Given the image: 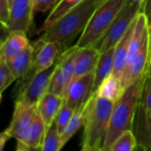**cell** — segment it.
I'll list each match as a JSON object with an SVG mask.
<instances>
[{
	"label": "cell",
	"mask_w": 151,
	"mask_h": 151,
	"mask_svg": "<svg viewBox=\"0 0 151 151\" xmlns=\"http://www.w3.org/2000/svg\"><path fill=\"white\" fill-rule=\"evenodd\" d=\"M60 134L58 133L56 122L54 121L49 127H47L43 138L41 150L59 151L62 149Z\"/></svg>",
	"instance_id": "obj_22"
},
{
	"label": "cell",
	"mask_w": 151,
	"mask_h": 151,
	"mask_svg": "<svg viewBox=\"0 0 151 151\" xmlns=\"http://www.w3.org/2000/svg\"><path fill=\"white\" fill-rule=\"evenodd\" d=\"M35 13L50 12L55 6L57 0H32Z\"/></svg>",
	"instance_id": "obj_28"
},
{
	"label": "cell",
	"mask_w": 151,
	"mask_h": 151,
	"mask_svg": "<svg viewBox=\"0 0 151 151\" xmlns=\"http://www.w3.org/2000/svg\"><path fill=\"white\" fill-rule=\"evenodd\" d=\"M74 112H75V111L64 102V104H63V105H62L60 111H58V113L56 117V119H55L58 133L60 134L64 132V130L65 129V127L69 124V122L72 119Z\"/></svg>",
	"instance_id": "obj_26"
},
{
	"label": "cell",
	"mask_w": 151,
	"mask_h": 151,
	"mask_svg": "<svg viewBox=\"0 0 151 151\" xmlns=\"http://www.w3.org/2000/svg\"><path fill=\"white\" fill-rule=\"evenodd\" d=\"M142 12V4L128 1L106 33L93 45L100 53L114 48Z\"/></svg>",
	"instance_id": "obj_5"
},
{
	"label": "cell",
	"mask_w": 151,
	"mask_h": 151,
	"mask_svg": "<svg viewBox=\"0 0 151 151\" xmlns=\"http://www.w3.org/2000/svg\"><path fill=\"white\" fill-rule=\"evenodd\" d=\"M124 90L125 88L123 86L122 80L114 74H111L102 82L96 93L100 96L115 103L123 95Z\"/></svg>",
	"instance_id": "obj_20"
},
{
	"label": "cell",
	"mask_w": 151,
	"mask_h": 151,
	"mask_svg": "<svg viewBox=\"0 0 151 151\" xmlns=\"http://www.w3.org/2000/svg\"><path fill=\"white\" fill-rule=\"evenodd\" d=\"M46 129L47 127L36 109L20 151L41 150Z\"/></svg>",
	"instance_id": "obj_16"
},
{
	"label": "cell",
	"mask_w": 151,
	"mask_h": 151,
	"mask_svg": "<svg viewBox=\"0 0 151 151\" xmlns=\"http://www.w3.org/2000/svg\"><path fill=\"white\" fill-rule=\"evenodd\" d=\"M143 77L144 75L127 87L120 98L114 103L104 151H109L111 146L122 133L127 130H133Z\"/></svg>",
	"instance_id": "obj_3"
},
{
	"label": "cell",
	"mask_w": 151,
	"mask_h": 151,
	"mask_svg": "<svg viewBox=\"0 0 151 151\" xmlns=\"http://www.w3.org/2000/svg\"><path fill=\"white\" fill-rule=\"evenodd\" d=\"M10 14V0H0V20L3 27H5Z\"/></svg>",
	"instance_id": "obj_29"
},
{
	"label": "cell",
	"mask_w": 151,
	"mask_h": 151,
	"mask_svg": "<svg viewBox=\"0 0 151 151\" xmlns=\"http://www.w3.org/2000/svg\"><path fill=\"white\" fill-rule=\"evenodd\" d=\"M150 50H151V31H150Z\"/></svg>",
	"instance_id": "obj_33"
},
{
	"label": "cell",
	"mask_w": 151,
	"mask_h": 151,
	"mask_svg": "<svg viewBox=\"0 0 151 151\" xmlns=\"http://www.w3.org/2000/svg\"><path fill=\"white\" fill-rule=\"evenodd\" d=\"M114 102L94 93L82 110V151H104Z\"/></svg>",
	"instance_id": "obj_1"
},
{
	"label": "cell",
	"mask_w": 151,
	"mask_h": 151,
	"mask_svg": "<svg viewBox=\"0 0 151 151\" xmlns=\"http://www.w3.org/2000/svg\"><path fill=\"white\" fill-rule=\"evenodd\" d=\"M139 106L151 114V64H150L143 77Z\"/></svg>",
	"instance_id": "obj_24"
},
{
	"label": "cell",
	"mask_w": 151,
	"mask_h": 151,
	"mask_svg": "<svg viewBox=\"0 0 151 151\" xmlns=\"http://www.w3.org/2000/svg\"><path fill=\"white\" fill-rule=\"evenodd\" d=\"M136 23V18L134 22L131 24L129 28L127 29L125 35L119 40L117 45L114 48V69L112 74L119 78H122L123 73L127 65V58L128 55V50L130 46V42L133 36V33L134 31Z\"/></svg>",
	"instance_id": "obj_17"
},
{
	"label": "cell",
	"mask_w": 151,
	"mask_h": 151,
	"mask_svg": "<svg viewBox=\"0 0 151 151\" xmlns=\"http://www.w3.org/2000/svg\"><path fill=\"white\" fill-rule=\"evenodd\" d=\"M133 131L137 140V149L151 150V114L139 105L134 117Z\"/></svg>",
	"instance_id": "obj_12"
},
{
	"label": "cell",
	"mask_w": 151,
	"mask_h": 151,
	"mask_svg": "<svg viewBox=\"0 0 151 151\" xmlns=\"http://www.w3.org/2000/svg\"><path fill=\"white\" fill-rule=\"evenodd\" d=\"M34 15L32 0H12L9 19L4 29L8 33L17 30L27 33L33 24Z\"/></svg>",
	"instance_id": "obj_11"
},
{
	"label": "cell",
	"mask_w": 151,
	"mask_h": 151,
	"mask_svg": "<svg viewBox=\"0 0 151 151\" xmlns=\"http://www.w3.org/2000/svg\"><path fill=\"white\" fill-rule=\"evenodd\" d=\"M131 2H134V3H139V4H142L143 0H129Z\"/></svg>",
	"instance_id": "obj_32"
},
{
	"label": "cell",
	"mask_w": 151,
	"mask_h": 151,
	"mask_svg": "<svg viewBox=\"0 0 151 151\" xmlns=\"http://www.w3.org/2000/svg\"><path fill=\"white\" fill-rule=\"evenodd\" d=\"M13 74L18 80L24 81L30 73L34 64V49L32 45H28L25 50L14 58L6 62Z\"/></svg>",
	"instance_id": "obj_18"
},
{
	"label": "cell",
	"mask_w": 151,
	"mask_h": 151,
	"mask_svg": "<svg viewBox=\"0 0 151 151\" xmlns=\"http://www.w3.org/2000/svg\"><path fill=\"white\" fill-rule=\"evenodd\" d=\"M100 55L101 53L94 46L79 48L74 62V77L95 73Z\"/></svg>",
	"instance_id": "obj_14"
},
{
	"label": "cell",
	"mask_w": 151,
	"mask_h": 151,
	"mask_svg": "<svg viewBox=\"0 0 151 151\" xmlns=\"http://www.w3.org/2000/svg\"><path fill=\"white\" fill-rule=\"evenodd\" d=\"M79 47L75 44L63 51L58 57L48 92L64 96L67 85L74 77V62Z\"/></svg>",
	"instance_id": "obj_6"
},
{
	"label": "cell",
	"mask_w": 151,
	"mask_h": 151,
	"mask_svg": "<svg viewBox=\"0 0 151 151\" xmlns=\"http://www.w3.org/2000/svg\"><path fill=\"white\" fill-rule=\"evenodd\" d=\"M83 110V109H82ZM82 110L81 111H76L70 120L69 124L64 130V132L60 134L61 139V145L64 147L69 140L81 129V127H83V119H82Z\"/></svg>",
	"instance_id": "obj_25"
},
{
	"label": "cell",
	"mask_w": 151,
	"mask_h": 151,
	"mask_svg": "<svg viewBox=\"0 0 151 151\" xmlns=\"http://www.w3.org/2000/svg\"><path fill=\"white\" fill-rule=\"evenodd\" d=\"M115 48V47H114ZM114 48L101 53L96 68L95 70V91L98 89L102 82L113 73L114 69Z\"/></svg>",
	"instance_id": "obj_19"
},
{
	"label": "cell",
	"mask_w": 151,
	"mask_h": 151,
	"mask_svg": "<svg viewBox=\"0 0 151 151\" xmlns=\"http://www.w3.org/2000/svg\"><path fill=\"white\" fill-rule=\"evenodd\" d=\"M105 0H83L42 32V39L58 42L63 51L85 30L95 11Z\"/></svg>",
	"instance_id": "obj_2"
},
{
	"label": "cell",
	"mask_w": 151,
	"mask_h": 151,
	"mask_svg": "<svg viewBox=\"0 0 151 151\" xmlns=\"http://www.w3.org/2000/svg\"><path fill=\"white\" fill-rule=\"evenodd\" d=\"M11 2H12V0H10V4H11Z\"/></svg>",
	"instance_id": "obj_34"
},
{
	"label": "cell",
	"mask_w": 151,
	"mask_h": 151,
	"mask_svg": "<svg viewBox=\"0 0 151 151\" xmlns=\"http://www.w3.org/2000/svg\"><path fill=\"white\" fill-rule=\"evenodd\" d=\"M32 46L34 49V64L27 78L22 81L23 82L29 80L35 73L52 66L63 52V49L58 42H48L41 37Z\"/></svg>",
	"instance_id": "obj_9"
},
{
	"label": "cell",
	"mask_w": 151,
	"mask_h": 151,
	"mask_svg": "<svg viewBox=\"0 0 151 151\" xmlns=\"http://www.w3.org/2000/svg\"><path fill=\"white\" fill-rule=\"evenodd\" d=\"M17 80L18 79L12 72L6 61L4 59H0V94L1 96L3 92L12 83H13Z\"/></svg>",
	"instance_id": "obj_27"
},
{
	"label": "cell",
	"mask_w": 151,
	"mask_h": 151,
	"mask_svg": "<svg viewBox=\"0 0 151 151\" xmlns=\"http://www.w3.org/2000/svg\"><path fill=\"white\" fill-rule=\"evenodd\" d=\"M35 111L36 106H28L15 102L12 118L6 130L9 132L12 138H14L17 141V150H21Z\"/></svg>",
	"instance_id": "obj_10"
},
{
	"label": "cell",
	"mask_w": 151,
	"mask_h": 151,
	"mask_svg": "<svg viewBox=\"0 0 151 151\" xmlns=\"http://www.w3.org/2000/svg\"><path fill=\"white\" fill-rule=\"evenodd\" d=\"M55 68L56 63L50 68L35 73L29 80L23 82L15 102H19L28 106H36L43 95L48 92Z\"/></svg>",
	"instance_id": "obj_7"
},
{
	"label": "cell",
	"mask_w": 151,
	"mask_h": 151,
	"mask_svg": "<svg viewBox=\"0 0 151 151\" xmlns=\"http://www.w3.org/2000/svg\"><path fill=\"white\" fill-rule=\"evenodd\" d=\"M142 12H143L147 18L150 31H151V0H143L142 4Z\"/></svg>",
	"instance_id": "obj_30"
},
{
	"label": "cell",
	"mask_w": 151,
	"mask_h": 151,
	"mask_svg": "<svg viewBox=\"0 0 151 151\" xmlns=\"http://www.w3.org/2000/svg\"><path fill=\"white\" fill-rule=\"evenodd\" d=\"M29 45L27 33L23 31H12L2 41L0 46V59L6 62L17 57Z\"/></svg>",
	"instance_id": "obj_13"
},
{
	"label": "cell",
	"mask_w": 151,
	"mask_h": 151,
	"mask_svg": "<svg viewBox=\"0 0 151 151\" xmlns=\"http://www.w3.org/2000/svg\"><path fill=\"white\" fill-rule=\"evenodd\" d=\"M63 104V96L50 92H47L40 99L36 104V109L47 127H49L55 121Z\"/></svg>",
	"instance_id": "obj_15"
},
{
	"label": "cell",
	"mask_w": 151,
	"mask_h": 151,
	"mask_svg": "<svg viewBox=\"0 0 151 151\" xmlns=\"http://www.w3.org/2000/svg\"><path fill=\"white\" fill-rule=\"evenodd\" d=\"M11 138H12L11 134H9V132L6 129L0 134V150H4V147L5 143Z\"/></svg>",
	"instance_id": "obj_31"
},
{
	"label": "cell",
	"mask_w": 151,
	"mask_h": 151,
	"mask_svg": "<svg viewBox=\"0 0 151 151\" xmlns=\"http://www.w3.org/2000/svg\"><path fill=\"white\" fill-rule=\"evenodd\" d=\"M129 0H105L93 13L76 45L79 48L93 46L109 29Z\"/></svg>",
	"instance_id": "obj_4"
},
{
	"label": "cell",
	"mask_w": 151,
	"mask_h": 151,
	"mask_svg": "<svg viewBox=\"0 0 151 151\" xmlns=\"http://www.w3.org/2000/svg\"><path fill=\"white\" fill-rule=\"evenodd\" d=\"M82 1L83 0H57L55 6L50 12L48 17L46 18L42 25L38 28L36 34L42 33L54 22H56L58 19L64 16L67 12H69L71 9H73L74 6H76Z\"/></svg>",
	"instance_id": "obj_21"
},
{
	"label": "cell",
	"mask_w": 151,
	"mask_h": 151,
	"mask_svg": "<svg viewBox=\"0 0 151 151\" xmlns=\"http://www.w3.org/2000/svg\"><path fill=\"white\" fill-rule=\"evenodd\" d=\"M95 73L74 77L64 93V102L75 111H81L95 93Z\"/></svg>",
	"instance_id": "obj_8"
},
{
	"label": "cell",
	"mask_w": 151,
	"mask_h": 151,
	"mask_svg": "<svg viewBox=\"0 0 151 151\" xmlns=\"http://www.w3.org/2000/svg\"><path fill=\"white\" fill-rule=\"evenodd\" d=\"M137 147L138 143L134 131L127 130L117 138L109 151H133Z\"/></svg>",
	"instance_id": "obj_23"
}]
</instances>
